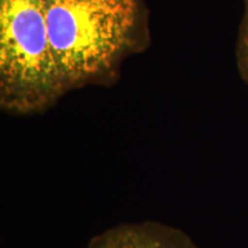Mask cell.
<instances>
[{"label": "cell", "instance_id": "obj_3", "mask_svg": "<svg viewBox=\"0 0 248 248\" xmlns=\"http://www.w3.org/2000/svg\"><path fill=\"white\" fill-rule=\"evenodd\" d=\"M85 248H198L181 228L160 221L125 222L109 226Z\"/></svg>", "mask_w": 248, "mask_h": 248}, {"label": "cell", "instance_id": "obj_2", "mask_svg": "<svg viewBox=\"0 0 248 248\" xmlns=\"http://www.w3.org/2000/svg\"><path fill=\"white\" fill-rule=\"evenodd\" d=\"M0 77L6 109H42L61 92L43 0H0Z\"/></svg>", "mask_w": 248, "mask_h": 248}, {"label": "cell", "instance_id": "obj_4", "mask_svg": "<svg viewBox=\"0 0 248 248\" xmlns=\"http://www.w3.org/2000/svg\"><path fill=\"white\" fill-rule=\"evenodd\" d=\"M245 49H246V62L248 67V15H247V26L245 31Z\"/></svg>", "mask_w": 248, "mask_h": 248}, {"label": "cell", "instance_id": "obj_1", "mask_svg": "<svg viewBox=\"0 0 248 248\" xmlns=\"http://www.w3.org/2000/svg\"><path fill=\"white\" fill-rule=\"evenodd\" d=\"M49 42L63 84L107 69L136 21V0H43Z\"/></svg>", "mask_w": 248, "mask_h": 248}]
</instances>
